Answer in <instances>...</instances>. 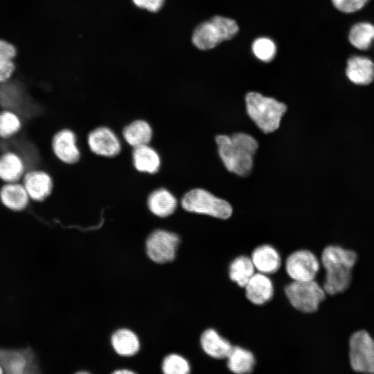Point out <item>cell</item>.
<instances>
[{"instance_id":"obj_11","label":"cell","mask_w":374,"mask_h":374,"mask_svg":"<svg viewBox=\"0 0 374 374\" xmlns=\"http://www.w3.org/2000/svg\"><path fill=\"white\" fill-rule=\"evenodd\" d=\"M21 183L31 201L41 202L46 200L51 194L53 181L51 175L41 169L27 170Z\"/></svg>"},{"instance_id":"obj_4","label":"cell","mask_w":374,"mask_h":374,"mask_svg":"<svg viewBox=\"0 0 374 374\" xmlns=\"http://www.w3.org/2000/svg\"><path fill=\"white\" fill-rule=\"evenodd\" d=\"M238 29L235 20L222 16H214L196 27L192 36V42L200 50L211 49L220 42L233 38Z\"/></svg>"},{"instance_id":"obj_30","label":"cell","mask_w":374,"mask_h":374,"mask_svg":"<svg viewBox=\"0 0 374 374\" xmlns=\"http://www.w3.org/2000/svg\"><path fill=\"white\" fill-rule=\"evenodd\" d=\"M162 371L166 374H188L190 371L186 359L178 354H170L162 362Z\"/></svg>"},{"instance_id":"obj_26","label":"cell","mask_w":374,"mask_h":374,"mask_svg":"<svg viewBox=\"0 0 374 374\" xmlns=\"http://www.w3.org/2000/svg\"><path fill=\"white\" fill-rule=\"evenodd\" d=\"M348 40L359 50L368 49L374 42V25L368 22L354 24L349 31Z\"/></svg>"},{"instance_id":"obj_25","label":"cell","mask_w":374,"mask_h":374,"mask_svg":"<svg viewBox=\"0 0 374 374\" xmlns=\"http://www.w3.org/2000/svg\"><path fill=\"white\" fill-rule=\"evenodd\" d=\"M123 136L129 145L135 148L149 143L152 130L146 121L136 120L124 127Z\"/></svg>"},{"instance_id":"obj_8","label":"cell","mask_w":374,"mask_h":374,"mask_svg":"<svg viewBox=\"0 0 374 374\" xmlns=\"http://www.w3.org/2000/svg\"><path fill=\"white\" fill-rule=\"evenodd\" d=\"M180 238L177 234L157 229L151 233L146 240V253L154 262L162 264L171 262L175 258Z\"/></svg>"},{"instance_id":"obj_13","label":"cell","mask_w":374,"mask_h":374,"mask_svg":"<svg viewBox=\"0 0 374 374\" xmlns=\"http://www.w3.org/2000/svg\"><path fill=\"white\" fill-rule=\"evenodd\" d=\"M51 148L55 156L64 163H75L80 159L76 136L71 130L63 129L57 132L52 138Z\"/></svg>"},{"instance_id":"obj_16","label":"cell","mask_w":374,"mask_h":374,"mask_svg":"<svg viewBox=\"0 0 374 374\" xmlns=\"http://www.w3.org/2000/svg\"><path fill=\"white\" fill-rule=\"evenodd\" d=\"M250 258L256 270L267 275L277 272L282 265L279 252L270 244H265L256 247Z\"/></svg>"},{"instance_id":"obj_28","label":"cell","mask_w":374,"mask_h":374,"mask_svg":"<svg viewBox=\"0 0 374 374\" xmlns=\"http://www.w3.org/2000/svg\"><path fill=\"white\" fill-rule=\"evenodd\" d=\"M22 121L18 113L11 109L3 108L0 111V138L9 139L21 130Z\"/></svg>"},{"instance_id":"obj_9","label":"cell","mask_w":374,"mask_h":374,"mask_svg":"<svg viewBox=\"0 0 374 374\" xmlns=\"http://www.w3.org/2000/svg\"><path fill=\"white\" fill-rule=\"evenodd\" d=\"M0 365L4 372L10 374L39 372L37 357L30 348H0Z\"/></svg>"},{"instance_id":"obj_33","label":"cell","mask_w":374,"mask_h":374,"mask_svg":"<svg viewBox=\"0 0 374 374\" xmlns=\"http://www.w3.org/2000/svg\"><path fill=\"white\" fill-rule=\"evenodd\" d=\"M114 373H116V374L134 373V371H132L131 370L125 369V368L115 371Z\"/></svg>"},{"instance_id":"obj_21","label":"cell","mask_w":374,"mask_h":374,"mask_svg":"<svg viewBox=\"0 0 374 374\" xmlns=\"http://www.w3.org/2000/svg\"><path fill=\"white\" fill-rule=\"evenodd\" d=\"M115 352L123 357L134 355L140 348L138 336L132 330L122 328L114 332L111 338Z\"/></svg>"},{"instance_id":"obj_27","label":"cell","mask_w":374,"mask_h":374,"mask_svg":"<svg viewBox=\"0 0 374 374\" xmlns=\"http://www.w3.org/2000/svg\"><path fill=\"white\" fill-rule=\"evenodd\" d=\"M17 52L14 44L0 39V83L8 81L15 73Z\"/></svg>"},{"instance_id":"obj_14","label":"cell","mask_w":374,"mask_h":374,"mask_svg":"<svg viewBox=\"0 0 374 374\" xmlns=\"http://www.w3.org/2000/svg\"><path fill=\"white\" fill-rule=\"evenodd\" d=\"M244 288L247 300L256 305H264L274 296V284L271 278L262 273L255 272Z\"/></svg>"},{"instance_id":"obj_34","label":"cell","mask_w":374,"mask_h":374,"mask_svg":"<svg viewBox=\"0 0 374 374\" xmlns=\"http://www.w3.org/2000/svg\"><path fill=\"white\" fill-rule=\"evenodd\" d=\"M3 373H4L1 366L0 365V374H2Z\"/></svg>"},{"instance_id":"obj_12","label":"cell","mask_w":374,"mask_h":374,"mask_svg":"<svg viewBox=\"0 0 374 374\" xmlns=\"http://www.w3.org/2000/svg\"><path fill=\"white\" fill-rule=\"evenodd\" d=\"M87 142L93 153L104 157H115L121 150L118 136L106 127H100L91 131L88 135Z\"/></svg>"},{"instance_id":"obj_6","label":"cell","mask_w":374,"mask_h":374,"mask_svg":"<svg viewBox=\"0 0 374 374\" xmlns=\"http://www.w3.org/2000/svg\"><path fill=\"white\" fill-rule=\"evenodd\" d=\"M285 294L290 305L303 313H313L326 299V292L315 280H292L284 287Z\"/></svg>"},{"instance_id":"obj_32","label":"cell","mask_w":374,"mask_h":374,"mask_svg":"<svg viewBox=\"0 0 374 374\" xmlns=\"http://www.w3.org/2000/svg\"><path fill=\"white\" fill-rule=\"evenodd\" d=\"M165 0H132L134 4L139 8L156 12L163 6Z\"/></svg>"},{"instance_id":"obj_31","label":"cell","mask_w":374,"mask_h":374,"mask_svg":"<svg viewBox=\"0 0 374 374\" xmlns=\"http://www.w3.org/2000/svg\"><path fill=\"white\" fill-rule=\"evenodd\" d=\"M334 7L341 12L353 13L362 8L369 0H331Z\"/></svg>"},{"instance_id":"obj_7","label":"cell","mask_w":374,"mask_h":374,"mask_svg":"<svg viewBox=\"0 0 374 374\" xmlns=\"http://www.w3.org/2000/svg\"><path fill=\"white\" fill-rule=\"evenodd\" d=\"M349 359L355 371L374 373V340L366 331H357L351 335Z\"/></svg>"},{"instance_id":"obj_24","label":"cell","mask_w":374,"mask_h":374,"mask_svg":"<svg viewBox=\"0 0 374 374\" xmlns=\"http://www.w3.org/2000/svg\"><path fill=\"white\" fill-rule=\"evenodd\" d=\"M255 272L256 269L251 258L244 255L234 258L230 263L228 270L230 280L242 288L244 287Z\"/></svg>"},{"instance_id":"obj_29","label":"cell","mask_w":374,"mask_h":374,"mask_svg":"<svg viewBox=\"0 0 374 374\" xmlns=\"http://www.w3.org/2000/svg\"><path fill=\"white\" fill-rule=\"evenodd\" d=\"M254 55L264 62L271 61L276 53L275 43L268 37H259L255 39L251 46Z\"/></svg>"},{"instance_id":"obj_18","label":"cell","mask_w":374,"mask_h":374,"mask_svg":"<svg viewBox=\"0 0 374 374\" xmlns=\"http://www.w3.org/2000/svg\"><path fill=\"white\" fill-rule=\"evenodd\" d=\"M26 171L25 161L17 152L6 151L0 154V180L3 183L21 181Z\"/></svg>"},{"instance_id":"obj_15","label":"cell","mask_w":374,"mask_h":374,"mask_svg":"<svg viewBox=\"0 0 374 374\" xmlns=\"http://www.w3.org/2000/svg\"><path fill=\"white\" fill-rule=\"evenodd\" d=\"M30 202L21 181L3 183L0 188V202L11 211H23Z\"/></svg>"},{"instance_id":"obj_10","label":"cell","mask_w":374,"mask_h":374,"mask_svg":"<svg viewBox=\"0 0 374 374\" xmlns=\"http://www.w3.org/2000/svg\"><path fill=\"white\" fill-rule=\"evenodd\" d=\"M285 268L292 280H315L320 269V262L316 255L308 249H299L286 258Z\"/></svg>"},{"instance_id":"obj_1","label":"cell","mask_w":374,"mask_h":374,"mask_svg":"<svg viewBox=\"0 0 374 374\" xmlns=\"http://www.w3.org/2000/svg\"><path fill=\"white\" fill-rule=\"evenodd\" d=\"M215 141L219 155L226 168L241 177L249 175L258 147L257 141L243 132L234 133L231 136L217 135Z\"/></svg>"},{"instance_id":"obj_3","label":"cell","mask_w":374,"mask_h":374,"mask_svg":"<svg viewBox=\"0 0 374 374\" xmlns=\"http://www.w3.org/2000/svg\"><path fill=\"white\" fill-rule=\"evenodd\" d=\"M247 112L251 119L264 132L271 133L280 125L287 106L258 92H249L245 96Z\"/></svg>"},{"instance_id":"obj_5","label":"cell","mask_w":374,"mask_h":374,"mask_svg":"<svg viewBox=\"0 0 374 374\" xmlns=\"http://www.w3.org/2000/svg\"><path fill=\"white\" fill-rule=\"evenodd\" d=\"M181 204L182 208L188 212L222 220L230 217L233 212L232 206L227 201L202 188H195L187 192L182 197Z\"/></svg>"},{"instance_id":"obj_2","label":"cell","mask_w":374,"mask_h":374,"mask_svg":"<svg viewBox=\"0 0 374 374\" xmlns=\"http://www.w3.org/2000/svg\"><path fill=\"white\" fill-rule=\"evenodd\" d=\"M357 258L355 251L339 246L330 245L323 249L321 262L326 277L322 287L326 294L334 295L348 288Z\"/></svg>"},{"instance_id":"obj_19","label":"cell","mask_w":374,"mask_h":374,"mask_svg":"<svg viewBox=\"0 0 374 374\" xmlns=\"http://www.w3.org/2000/svg\"><path fill=\"white\" fill-rule=\"evenodd\" d=\"M200 345L204 352L217 359H226L233 346L215 330L208 328L200 336Z\"/></svg>"},{"instance_id":"obj_17","label":"cell","mask_w":374,"mask_h":374,"mask_svg":"<svg viewBox=\"0 0 374 374\" xmlns=\"http://www.w3.org/2000/svg\"><path fill=\"white\" fill-rule=\"evenodd\" d=\"M346 75L355 84L368 85L374 80V62L366 56H351L347 61Z\"/></svg>"},{"instance_id":"obj_23","label":"cell","mask_w":374,"mask_h":374,"mask_svg":"<svg viewBox=\"0 0 374 374\" xmlns=\"http://www.w3.org/2000/svg\"><path fill=\"white\" fill-rule=\"evenodd\" d=\"M132 158L134 167L140 172L154 174L160 168L159 155L148 144L134 148Z\"/></svg>"},{"instance_id":"obj_22","label":"cell","mask_w":374,"mask_h":374,"mask_svg":"<svg viewBox=\"0 0 374 374\" xmlns=\"http://www.w3.org/2000/svg\"><path fill=\"white\" fill-rule=\"evenodd\" d=\"M227 368L235 374H246L253 371L256 358L250 350L240 346H233L226 357Z\"/></svg>"},{"instance_id":"obj_20","label":"cell","mask_w":374,"mask_h":374,"mask_svg":"<svg viewBox=\"0 0 374 374\" xmlns=\"http://www.w3.org/2000/svg\"><path fill=\"white\" fill-rule=\"evenodd\" d=\"M148 206L154 215L166 217L174 213L177 206V200L169 190L159 188L150 194Z\"/></svg>"}]
</instances>
